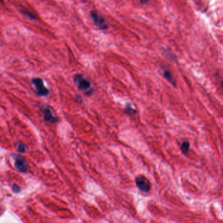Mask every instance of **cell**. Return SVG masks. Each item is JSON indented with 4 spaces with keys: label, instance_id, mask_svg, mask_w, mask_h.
I'll list each match as a JSON object with an SVG mask.
<instances>
[{
    "label": "cell",
    "instance_id": "6da1fadb",
    "mask_svg": "<svg viewBox=\"0 0 223 223\" xmlns=\"http://www.w3.org/2000/svg\"><path fill=\"white\" fill-rule=\"evenodd\" d=\"M74 79L78 88L83 91H86L87 95H91L93 93L94 91L91 88V83L89 79L84 77L82 74H77Z\"/></svg>",
    "mask_w": 223,
    "mask_h": 223
},
{
    "label": "cell",
    "instance_id": "8992f818",
    "mask_svg": "<svg viewBox=\"0 0 223 223\" xmlns=\"http://www.w3.org/2000/svg\"><path fill=\"white\" fill-rule=\"evenodd\" d=\"M43 115L44 121L52 123H56L58 121V119L53 116L52 111L49 107H45L43 110Z\"/></svg>",
    "mask_w": 223,
    "mask_h": 223
},
{
    "label": "cell",
    "instance_id": "9a60e30c",
    "mask_svg": "<svg viewBox=\"0 0 223 223\" xmlns=\"http://www.w3.org/2000/svg\"><path fill=\"white\" fill-rule=\"evenodd\" d=\"M0 2H2V3H3V0H0Z\"/></svg>",
    "mask_w": 223,
    "mask_h": 223
},
{
    "label": "cell",
    "instance_id": "9c48e42d",
    "mask_svg": "<svg viewBox=\"0 0 223 223\" xmlns=\"http://www.w3.org/2000/svg\"><path fill=\"white\" fill-rule=\"evenodd\" d=\"M189 147H190V144L187 140H184L181 146V151L184 154H187L188 151Z\"/></svg>",
    "mask_w": 223,
    "mask_h": 223
},
{
    "label": "cell",
    "instance_id": "5bb4252c",
    "mask_svg": "<svg viewBox=\"0 0 223 223\" xmlns=\"http://www.w3.org/2000/svg\"><path fill=\"white\" fill-rule=\"evenodd\" d=\"M221 87H222V88L223 90V81H222V82H221Z\"/></svg>",
    "mask_w": 223,
    "mask_h": 223
},
{
    "label": "cell",
    "instance_id": "277c9868",
    "mask_svg": "<svg viewBox=\"0 0 223 223\" xmlns=\"http://www.w3.org/2000/svg\"><path fill=\"white\" fill-rule=\"evenodd\" d=\"M91 18L94 24L99 28L101 30H106L108 28V25L104 18L96 11L91 12Z\"/></svg>",
    "mask_w": 223,
    "mask_h": 223
},
{
    "label": "cell",
    "instance_id": "8fae6325",
    "mask_svg": "<svg viewBox=\"0 0 223 223\" xmlns=\"http://www.w3.org/2000/svg\"><path fill=\"white\" fill-rule=\"evenodd\" d=\"M125 111L126 112V113L129 114H135L137 113V111L135 110H134L133 109H132V108L130 106H127Z\"/></svg>",
    "mask_w": 223,
    "mask_h": 223
},
{
    "label": "cell",
    "instance_id": "4fadbf2b",
    "mask_svg": "<svg viewBox=\"0 0 223 223\" xmlns=\"http://www.w3.org/2000/svg\"><path fill=\"white\" fill-rule=\"evenodd\" d=\"M77 101H79V102H80V103H82V98H81L80 97V96H79V95H77Z\"/></svg>",
    "mask_w": 223,
    "mask_h": 223
},
{
    "label": "cell",
    "instance_id": "52a82bcc",
    "mask_svg": "<svg viewBox=\"0 0 223 223\" xmlns=\"http://www.w3.org/2000/svg\"><path fill=\"white\" fill-rule=\"evenodd\" d=\"M163 77L168 81L169 82L171 83L174 86H176V83H175V80H174L172 73L170 71L168 70H165L163 72Z\"/></svg>",
    "mask_w": 223,
    "mask_h": 223
},
{
    "label": "cell",
    "instance_id": "ba28073f",
    "mask_svg": "<svg viewBox=\"0 0 223 223\" xmlns=\"http://www.w3.org/2000/svg\"><path fill=\"white\" fill-rule=\"evenodd\" d=\"M16 147L17 151L19 153H24L28 151V147L27 146L26 144H22V143H18L16 145Z\"/></svg>",
    "mask_w": 223,
    "mask_h": 223
},
{
    "label": "cell",
    "instance_id": "30bf717a",
    "mask_svg": "<svg viewBox=\"0 0 223 223\" xmlns=\"http://www.w3.org/2000/svg\"><path fill=\"white\" fill-rule=\"evenodd\" d=\"M23 13V15L26 16H27L28 18H29L31 20H36V16L34 14H33L32 12H30V11H24L22 12Z\"/></svg>",
    "mask_w": 223,
    "mask_h": 223
},
{
    "label": "cell",
    "instance_id": "3957f363",
    "mask_svg": "<svg viewBox=\"0 0 223 223\" xmlns=\"http://www.w3.org/2000/svg\"><path fill=\"white\" fill-rule=\"evenodd\" d=\"M15 166L17 170L21 172H27L29 170V165L26 160L20 155H14Z\"/></svg>",
    "mask_w": 223,
    "mask_h": 223
},
{
    "label": "cell",
    "instance_id": "7a4b0ae2",
    "mask_svg": "<svg viewBox=\"0 0 223 223\" xmlns=\"http://www.w3.org/2000/svg\"><path fill=\"white\" fill-rule=\"evenodd\" d=\"M31 83L35 86L37 95L39 96H47L50 91L48 88L44 86L43 81L41 78H34L31 80Z\"/></svg>",
    "mask_w": 223,
    "mask_h": 223
},
{
    "label": "cell",
    "instance_id": "7c38bea8",
    "mask_svg": "<svg viewBox=\"0 0 223 223\" xmlns=\"http://www.w3.org/2000/svg\"><path fill=\"white\" fill-rule=\"evenodd\" d=\"M12 190L15 193H18L20 190V188L17 185H13L12 186Z\"/></svg>",
    "mask_w": 223,
    "mask_h": 223
},
{
    "label": "cell",
    "instance_id": "5b68a950",
    "mask_svg": "<svg viewBox=\"0 0 223 223\" xmlns=\"http://www.w3.org/2000/svg\"><path fill=\"white\" fill-rule=\"evenodd\" d=\"M136 184L137 187L144 193H147L150 191L151 188V184L150 181H149L145 176L143 175H140L137 177L135 180Z\"/></svg>",
    "mask_w": 223,
    "mask_h": 223
}]
</instances>
